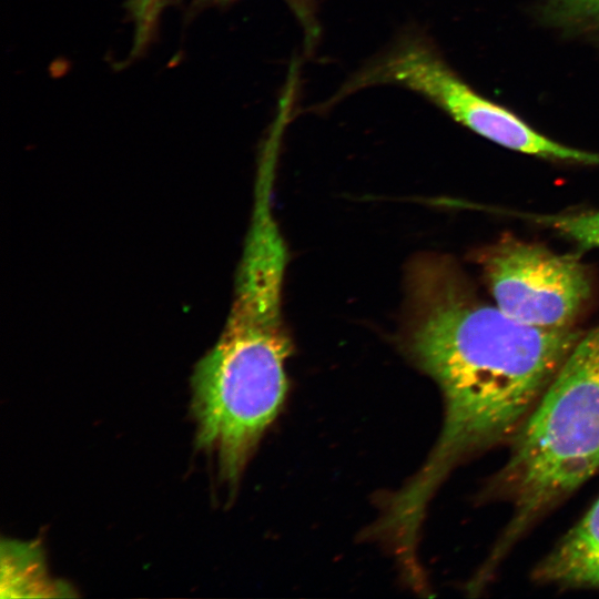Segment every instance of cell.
Instances as JSON below:
<instances>
[{
	"label": "cell",
	"instance_id": "6da1fadb",
	"mask_svg": "<svg viewBox=\"0 0 599 599\" xmlns=\"http://www.w3.org/2000/svg\"><path fill=\"white\" fill-rule=\"evenodd\" d=\"M406 292L404 348L445 404L438 441L416 475L435 490L461 459L512 438L582 334L514 319L430 255L409 264Z\"/></svg>",
	"mask_w": 599,
	"mask_h": 599
},
{
	"label": "cell",
	"instance_id": "7a4b0ae2",
	"mask_svg": "<svg viewBox=\"0 0 599 599\" xmlns=\"http://www.w3.org/2000/svg\"><path fill=\"white\" fill-rule=\"evenodd\" d=\"M287 251L271 216L251 222L222 334L197 363L192 412L199 447L234 484L286 392L291 342L282 315Z\"/></svg>",
	"mask_w": 599,
	"mask_h": 599
},
{
	"label": "cell",
	"instance_id": "3957f363",
	"mask_svg": "<svg viewBox=\"0 0 599 599\" xmlns=\"http://www.w3.org/2000/svg\"><path fill=\"white\" fill-rule=\"evenodd\" d=\"M510 448L488 493L511 501L514 514L473 580L478 587L535 519L599 473V327L576 344Z\"/></svg>",
	"mask_w": 599,
	"mask_h": 599
},
{
	"label": "cell",
	"instance_id": "277c9868",
	"mask_svg": "<svg viewBox=\"0 0 599 599\" xmlns=\"http://www.w3.org/2000/svg\"><path fill=\"white\" fill-rule=\"evenodd\" d=\"M378 84L414 91L464 126L505 148L548 160L599 164V153L560 144L537 132L510 110L484 98L464 82L433 43L417 31L400 35L387 51L352 75L319 110Z\"/></svg>",
	"mask_w": 599,
	"mask_h": 599
},
{
	"label": "cell",
	"instance_id": "5b68a950",
	"mask_svg": "<svg viewBox=\"0 0 599 599\" xmlns=\"http://www.w3.org/2000/svg\"><path fill=\"white\" fill-rule=\"evenodd\" d=\"M496 306L527 325L570 327L591 294L586 267L575 257L505 240L481 258Z\"/></svg>",
	"mask_w": 599,
	"mask_h": 599
},
{
	"label": "cell",
	"instance_id": "8992f818",
	"mask_svg": "<svg viewBox=\"0 0 599 599\" xmlns=\"http://www.w3.org/2000/svg\"><path fill=\"white\" fill-rule=\"evenodd\" d=\"M540 583L599 589V498L534 570Z\"/></svg>",
	"mask_w": 599,
	"mask_h": 599
},
{
	"label": "cell",
	"instance_id": "52a82bcc",
	"mask_svg": "<svg viewBox=\"0 0 599 599\" xmlns=\"http://www.w3.org/2000/svg\"><path fill=\"white\" fill-rule=\"evenodd\" d=\"M527 217L583 247H599V211Z\"/></svg>",
	"mask_w": 599,
	"mask_h": 599
},
{
	"label": "cell",
	"instance_id": "ba28073f",
	"mask_svg": "<svg viewBox=\"0 0 599 599\" xmlns=\"http://www.w3.org/2000/svg\"><path fill=\"white\" fill-rule=\"evenodd\" d=\"M8 586L10 591L51 590L45 580L34 548L10 545L8 547Z\"/></svg>",
	"mask_w": 599,
	"mask_h": 599
},
{
	"label": "cell",
	"instance_id": "9c48e42d",
	"mask_svg": "<svg viewBox=\"0 0 599 599\" xmlns=\"http://www.w3.org/2000/svg\"><path fill=\"white\" fill-rule=\"evenodd\" d=\"M545 14L558 26L599 34V0H546Z\"/></svg>",
	"mask_w": 599,
	"mask_h": 599
},
{
	"label": "cell",
	"instance_id": "30bf717a",
	"mask_svg": "<svg viewBox=\"0 0 599 599\" xmlns=\"http://www.w3.org/2000/svg\"><path fill=\"white\" fill-rule=\"evenodd\" d=\"M171 0H129V8L134 21L132 53L141 52L153 33L159 16Z\"/></svg>",
	"mask_w": 599,
	"mask_h": 599
},
{
	"label": "cell",
	"instance_id": "8fae6325",
	"mask_svg": "<svg viewBox=\"0 0 599 599\" xmlns=\"http://www.w3.org/2000/svg\"><path fill=\"white\" fill-rule=\"evenodd\" d=\"M230 1V0H216ZM293 11L304 31L305 50L311 53L318 40L319 27L316 19L315 0H283Z\"/></svg>",
	"mask_w": 599,
	"mask_h": 599
}]
</instances>
